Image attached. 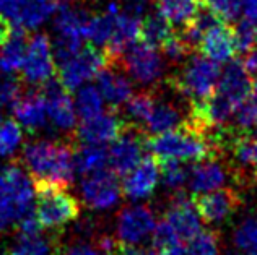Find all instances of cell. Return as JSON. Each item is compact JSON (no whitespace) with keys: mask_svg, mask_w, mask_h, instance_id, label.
I'll return each instance as SVG.
<instances>
[{"mask_svg":"<svg viewBox=\"0 0 257 255\" xmlns=\"http://www.w3.org/2000/svg\"><path fill=\"white\" fill-rule=\"evenodd\" d=\"M75 143L67 140H35L25 143L22 159L33 182L69 187L75 176Z\"/></svg>","mask_w":257,"mask_h":255,"instance_id":"cell-1","label":"cell"},{"mask_svg":"<svg viewBox=\"0 0 257 255\" xmlns=\"http://www.w3.org/2000/svg\"><path fill=\"white\" fill-rule=\"evenodd\" d=\"M147 148L158 161H200L218 153V146L208 140L207 135L186 124L179 129L147 138Z\"/></svg>","mask_w":257,"mask_h":255,"instance_id":"cell-2","label":"cell"},{"mask_svg":"<svg viewBox=\"0 0 257 255\" xmlns=\"http://www.w3.org/2000/svg\"><path fill=\"white\" fill-rule=\"evenodd\" d=\"M35 185L20 164L9 163L0 167V234L33 210Z\"/></svg>","mask_w":257,"mask_h":255,"instance_id":"cell-3","label":"cell"},{"mask_svg":"<svg viewBox=\"0 0 257 255\" xmlns=\"http://www.w3.org/2000/svg\"><path fill=\"white\" fill-rule=\"evenodd\" d=\"M36 195L35 214L43 229L62 231L82 214V205L67 190L69 187L51 182H33Z\"/></svg>","mask_w":257,"mask_h":255,"instance_id":"cell-4","label":"cell"},{"mask_svg":"<svg viewBox=\"0 0 257 255\" xmlns=\"http://www.w3.org/2000/svg\"><path fill=\"white\" fill-rule=\"evenodd\" d=\"M220 75L221 72L218 64L202 54H192L184 60L182 69L170 80V83L181 96L195 103L215 93Z\"/></svg>","mask_w":257,"mask_h":255,"instance_id":"cell-5","label":"cell"},{"mask_svg":"<svg viewBox=\"0 0 257 255\" xmlns=\"http://www.w3.org/2000/svg\"><path fill=\"white\" fill-rule=\"evenodd\" d=\"M109 64H112V59L104 48L86 43L73 57L62 64H57L56 75L60 85L72 93L78 90L88 80L96 78L99 72Z\"/></svg>","mask_w":257,"mask_h":255,"instance_id":"cell-6","label":"cell"},{"mask_svg":"<svg viewBox=\"0 0 257 255\" xmlns=\"http://www.w3.org/2000/svg\"><path fill=\"white\" fill-rule=\"evenodd\" d=\"M20 72L23 82L31 86H41L54 78L57 65L54 60L51 39L46 33H36L30 38L25 62Z\"/></svg>","mask_w":257,"mask_h":255,"instance_id":"cell-7","label":"cell"},{"mask_svg":"<svg viewBox=\"0 0 257 255\" xmlns=\"http://www.w3.org/2000/svg\"><path fill=\"white\" fill-rule=\"evenodd\" d=\"M122 70L140 85H155L165 73V60L158 51L144 43H134L119 59Z\"/></svg>","mask_w":257,"mask_h":255,"instance_id":"cell-8","label":"cell"},{"mask_svg":"<svg viewBox=\"0 0 257 255\" xmlns=\"http://www.w3.org/2000/svg\"><path fill=\"white\" fill-rule=\"evenodd\" d=\"M82 200L90 210H107L119 203L122 198V184L119 176L111 167L101 169L98 172L83 176L82 184Z\"/></svg>","mask_w":257,"mask_h":255,"instance_id":"cell-9","label":"cell"},{"mask_svg":"<svg viewBox=\"0 0 257 255\" xmlns=\"http://www.w3.org/2000/svg\"><path fill=\"white\" fill-rule=\"evenodd\" d=\"M144 148H147L145 132L139 125L128 124L127 129L114 140L109 151V166L117 176H125L144 158Z\"/></svg>","mask_w":257,"mask_h":255,"instance_id":"cell-10","label":"cell"},{"mask_svg":"<svg viewBox=\"0 0 257 255\" xmlns=\"http://www.w3.org/2000/svg\"><path fill=\"white\" fill-rule=\"evenodd\" d=\"M155 214L145 205H132L124 208L117 216L116 237L120 244H144L153 236L157 227Z\"/></svg>","mask_w":257,"mask_h":255,"instance_id":"cell-11","label":"cell"},{"mask_svg":"<svg viewBox=\"0 0 257 255\" xmlns=\"http://www.w3.org/2000/svg\"><path fill=\"white\" fill-rule=\"evenodd\" d=\"M128 122L117 116L116 112H101L91 119L82 120L73 129L75 143L85 145H106L112 143L120 133L127 129Z\"/></svg>","mask_w":257,"mask_h":255,"instance_id":"cell-12","label":"cell"},{"mask_svg":"<svg viewBox=\"0 0 257 255\" xmlns=\"http://www.w3.org/2000/svg\"><path fill=\"white\" fill-rule=\"evenodd\" d=\"M41 91L47 107L49 120L62 130H73L77 127V111L75 103L57 78H51L49 82L41 85Z\"/></svg>","mask_w":257,"mask_h":255,"instance_id":"cell-13","label":"cell"},{"mask_svg":"<svg viewBox=\"0 0 257 255\" xmlns=\"http://www.w3.org/2000/svg\"><path fill=\"white\" fill-rule=\"evenodd\" d=\"M195 208L208 224H220L239 208L241 198L236 189H218L195 195Z\"/></svg>","mask_w":257,"mask_h":255,"instance_id":"cell-14","label":"cell"},{"mask_svg":"<svg viewBox=\"0 0 257 255\" xmlns=\"http://www.w3.org/2000/svg\"><path fill=\"white\" fill-rule=\"evenodd\" d=\"M163 221L184 242H191L199 232H202V218L195 203L184 195H176L171 200L170 206L165 211Z\"/></svg>","mask_w":257,"mask_h":255,"instance_id":"cell-15","label":"cell"},{"mask_svg":"<svg viewBox=\"0 0 257 255\" xmlns=\"http://www.w3.org/2000/svg\"><path fill=\"white\" fill-rule=\"evenodd\" d=\"M160 179V163H157V158L144 156L140 163L124 176L122 190L131 200H147L157 190Z\"/></svg>","mask_w":257,"mask_h":255,"instance_id":"cell-16","label":"cell"},{"mask_svg":"<svg viewBox=\"0 0 257 255\" xmlns=\"http://www.w3.org/2000/svg\"><path fill=\"white\" fill-rule=\"evenodd\" d=\"M13 114L18 120V124L22 125L28 133H38L47 127V107L41 91V86H31L30 90H25L23 96L20 98V101L13 106Z\"/></svg>","mask_w":257,"mask_h":255,"instance_id":"cell-17","label":"cell"},{"mask_svg":"<svg viewBox=\"0 0 257 255\" xmlns=\"http://www.w3.org/2000/svg\"><path fill=\"white\" fill-rule=\"evenodd\" d=\"M96 82H98L96 88L99 90L101 96L114 109L125 104L134 95L131 80L125 77L119 62H112L107 67H104L96 77Z\"/></svg>","mask_w":257,"mask_h":255,"instance_id":"cell-18","label":"cell"},{"mask_svg":"<svg viewBox=\"0 0 257 255\" xmlns=\"http://www.w3.org/2000/svg\"><path fill=\"white\" fill-rule=\"evenodd\" d=\"M199 51L202 56L208 57L216 64L229 62L236 54V43L233 28H229L226 23H216L212 28H208L200 38Z\"/></svg>","mask_w":257,"mask_h":255,"instance_id":"cell-19","label":"cell"},{"mask_svg":"<svg viewBox=\"0 0 257 255\" xmlns=\"http://www.w3.org/2000/svg\"><path fill=\"white\" fill-rule=\"evenodd\" d=\"M216 91L228 98L234 106L252 95V75H249L241 60H229L226 69L220 75Z\"/></svg>","mask_w":257,"mask_h":255,"instance_id":"cell-20","label":"cell"},{"mask_svg":"<svg viewBox=\"0 0 257 255\" xmlns=\"http://www.w3.org/2000/svg\"><path fill=\"white\" fill-rule=\"evenodd\" d=\"M228 180V171L216 159H200L189 171L187 185L195 195L221 189Z\"/></svg>","mask_w":257,"mask_h":255,"instance_id":"cell-21","label":"cell"},{"mask_svg":"<svg viewBox=\"0 0 257 255\" xmlns=\"http://www.w3.org/2000/svg\"><path fill=\"white\" fill-rule=\"evenodd\" d=\"M28 41L30 35L26 33V30L15 25L9 41L2 46V51H0V67L5 73H17L22 70L26 49H28Z\"/></svg>","mask_w":257,"mask_h":255,"instance_id":"cell-22","label":"cell"},{"mask_svg":"<svg viewBox=\"0 0 257 255\" xmlns=\"http://www.w3.org/2000/svg\"><path fill=\"white\" fill-rule=\"evenodd\" d=\"M119 12V5L111 4L107 5L104 12L91 15L85 26V38L90 43L99 46V48H106L112 38L114 26H116V17Z\"/></svg>","mask_w":257,"mask_h":255,"instance_id":"cell-23","label":"cell"},{"mask_svg":"<svg viewBox=\"0 0 257 255\" xmlns=\"http://www.w3.org/2000/svg\"><path fill=\"white\" fill-rule=\"evenodd\" d=\"M60 0H20L15 25L22 26L26 31L35 30L57 12Z\"/></svg>","mask_w":257,"mask_h":255,"instance_id":"cell-24","label":"cell"},{"mask_svg":"<svg viewBox=\"0 0 257 255\" xmlns=\"http://www.w3.org/2000/svg\"><path fill=\"white\" fill-rule=\"evenodd\" d=\"M182 124L181 111L171 103L166 101H157L153 109L148 114L147 120L144 122L145 133H152V135H158V133H165L174 129H179Z\"/></svg>","mask_w":257,"mask_h":255,"instance_id":"cell-25","label":"cell"},{"mask_svg":"<svg viewBox=\"0 0 257 255\" xmlns=\"http://www.w3.org/2000/svg\"><path fill=\"white\" fill-rule=\"evenodd\" d=\"M75 172L88 176L98 172L109 164V154L104 145H85L75 143Z\"/></svg>","mask_w":257,"mask_h":255,"instance_id":"cell-26","label":"cell"},{"mask_svg":"<svg viewBox=\"0 0 257 255\" xmlns=\"http://www.w3.org/2000/svg\"><path fill=\"white\" fill-rule=\"evenodd\" d=\"M173 33L174 31L171 28V23L157 10L155 13L147 15L140 22L139 39L140 43H144L147 46H152L155 49L158 48L161 49V46L173 36Z\"/></svg>","mask_w":257,"mask_h":255,"instance_id":"cell-27","label":"cell"},{"mask_svg":"<svg viewBox=\"0 0 257 255\" xmlns=\"http://www.w3.org/2000/svg\"><path fill=\"white\" fill-rule=\"evenodd\" d=\"M204 5L202 0H157V9L171 25H187Z\"/></svg>","mask_w":257,"mask_h":255,"instance_id":"cell-28","label":"cell"},{"mask_svg":"<svg viewBox=\"0 0 257 255\" xmlns=\"http://www.w3.org/2000/svg\"><path fill=\"white\" fill-rule=\"evenodd\" d=\"M60 242L57 237H44L41 232L18 234L12 255H52L56 245Z\"/></svg>","mask_w":257,"mask_h":255,"instance_id":"cell-29","label":"cell"},{"mask_svg":"<svg viewBox=\"0 0 257 255\" xmlns=\"http://www.w3.org/2000/svg\"><path fill=\"white\" fill-rule=\"evenodd\" d=\"M153 247L157 255H186L187 247L184 240H181L165 221H160L153 232Z\"/></svg>","mask_w":257,"mask_h":255,"instance_id":"cell-30","label":"cell"},{"mask_svg":"<svg viewBox=\"0 0 257 255\" xmlns=\"http://www.w3.org/2000/svg\"><path fill=\"white\" fill-rule=\"evenodd\" d=\"M103 104H104V99L101 96V93L96 86L86 85L78 90L77 99H75V111L80 120L91 119L94 116H98V114H101L103 112Z\"/></svg>","mask_w":257,"mask_h":255,"instance_id":"cell-31","label":"cell"},{"mask_svg":"<svg viewBox=\"0 0 257 255\" xmlns=\"http://www.w3.org/2000/svg\"><path fill=\"white\" fill-rule=\"evenodd\" d=\"M233 124L236 127V132L239 133H249L257 127V96L249 95L246 99L234 107L233 111Z\"/></svg>","mask_w":257,"mask_h":255,"instance_id":"cell-32","label":"cell"},{"mask_svg":"<svg viewBox=\"0 0 257 255\" xmlns=\"http://www.w3.org/2000/svg\"><path fill=\"white\" fill-rule=\"evenodd\" d=\"M160 174L165 187L173 192H179L189 180L187 167L182 164V161H176V159L160 161Z\"/></svg>","mask_w":257,"mask_h":255,"instance_id":"cell-33","label":"cell"},{"mask_svg":"<svg viewBox=\"0 0 257 255\" xmlns=\"http://www.w3.org/2000/svg\"><path fill=\"white\" fill-rule=\"evenodd\" d=\"M155 103H157V96L152 91H140L137 95H132V98L125 103V112L131 117L132 124L144 125Z\"/></svg>","mask_w":257,"mask_h":255,"instance_id":"cell-34","label":"cell"},{"mask_svg":"<svg viewBox=\"0 0 257 255\" xmlns=\"http://www.w3.org/2000/svg\"><path fill=\"white\" fill-rule=\"evenodd\" d=\"M25 82L22 77H17L15 73H5L0 77V107L13 109L20 98L25 93Z\"/></svg>","mask_w":257,"mask_h":255,"instance_id":"cell-35","label":"cell"},{"mask_svg":"<svg viewBox=\"0 0 257 255\" xmlns=\"http://www.w3.org/2000/svg\"><path fill=\"white\" fill-rule=\"evenodd\" d=\"M22 125L15 119H5L0 124V156H10L22 143Z\"/></svg>","mask_w":257,"mask_h":255,"instance_id":"cell-36","label":"cell"},{"mask_svg":"<svg viewBox=\"0 0 257 255\" xmlns=\"http://www.w3.org/2000/svg\"><path fill=\"white\" fill-rule=\"evenodd\" d=\"M213 15L223 23H231L242 12V0H202Z\"/></svg>","mask_w":257,"mask_h":255,"instance_id":"cell-37","label":"cell"},{"mask_svg":"<svg viewBox=\"0 0 257 255\" xmlns=\"http://www.w3.org/2000/svg\"><path fill=\"white\" fill-rule=\"evenodd\" d=\"M186 255H220L218 236L212 231L199 232L189 242Z\"/></svg>","mask_w":257,"mask_h":255,"instance_id":"cell-38","label":"cell"},{"mask_svg":"<svg viewBox=\"0 0 257 255\" xmlns=\"http://www.w3.org/2000/svg\"><path fill=\"white\" fill-rule=\"evenodd\" d=\"M161 49H163L165 57L171 62H184L192 54V48L181 36V33H173V36L161 46Z\"/></svg>","mask_w":257,"mask_h":255,"instance_id":"cell-39","label":"cell"},{"mask_svg":"<svg viewBox=\"0 0 257 255\" xmlns=\"http://www.w3.org/2000/svg\"><path fill=\"white\" fill-rule=\"evenodd\" d=\"M255 26L254 23L247 22V20H242L233 28V35H234V43H236V49L239 52L246 54L249 51H252L255 48Z\"/></svg>","mask_w":257,"mask_h":255,"instance_id":"cell-40","label":"cell"},{"mask_svg":"<svg viewBox=\"0 0 257 255\" xmlns=\"http://www.w3.org/2000/svg\"><path fill=\"white\" fill-rule=\"evenodd\" d=\"M114 255H157L153 245L145 244H116V253Z\"/></svg>","mask_w":257,"mask_h":255,"instance_id":"cell-41","label":"cell"},{"mask_svg":"<svg viewBox=\"0 0 257 255\" xmlns=\"http://www.w3.org/2000/svg\"><path fill=\"white\" fill-rule=\"evenodd\" d=\"M54 250H56L59 255H99L98 249H94V247L86 245V244H75L70 247H64L59 242Z\"/></svg>","mask_w":257,"mask_h":255,"instance_id":"cell-42","label":"cell"},{"mask_svg":"<svg viewBox=\"0 0 257 255\" xmlns=\"http://www.w3.org/2000/svg\"><path fill=\"white\" fill-rule=\"evenodd\" d=\"M18 9H20V0H0V12L9 20L15 22L18 17Z\"/></svg>","mask_w":257,"mask_h":255,"instance_id":"cell-43","label":"cell"},{"mask_svg":"<svg viewBox=\"0 0 257 255\" xmlns=\"http://www.w3.org/2000/svg\"><path fill=\"white\" fill-rule=\"evenodd\" d=\"M242 65H244V69L249 72V75L255 77L257 75V51L252 49L244 54V57L241 59Z\"/></svg>","mask_w":257,"mask_h":255,"instance_id":"cell-44","label":"cell"},{"mask_svg":"<svg viewBox=\"0 0 257 255\" xmlns=\"http://www.w3.org/2000/svg\"><path fill=\"white\" fill-rule=\"evenodd\" d=\"M242 12L244 20L257 25V0H242Z\"/></svg>","mask_w":257,"mask_h":255,"instance_id":"cell-45","label":"cell"},{"mask_svg":"<svg viewBox=\"0 0 257 255\" xmlns=\"http://www.w3.org/2000/svg\"><path fill=\"white\" fill-rule=\"evenodd\" d=\"M12 25L9 22V18H7L2 12H0V48L9 41V38L12 35Z\"/></svg>","mask_w":257,"mask_h":255,"instance_id":"cell-46","label":"cell"},{"mask_svg":"<svg viewBox=\"0 0 257 255\" xmlns=\"http://www.w3.org/2000/svg\"><path fill=\"white\" fill-rule=\"evenodd\" d=\"M252 176L257 179V138H255V148H254V159H252Z\"/></svg>","mask_w":257,"mask_h":255,"instance_id":"cell-47","label":"cell"},{"mask_svg":"<svg viewBox=\"0 0 257 255\" xmlns=\"http://www.w3.org/2000/svg\"><path fill=\"white\" fill-rule=\"evenodd\" d=\"M252 93L257 96V75H255V78L252 80Z\"/></svg>","mask_w":257,"mask_h":255,"instance_id":"cell-48","label":"cell"},{"mask_svg":"<svg viewBox=\"0 0 257 255\" xmlns=\"http://www.w3.org/2000/svg\"><path fill=\"white\" fill-rule=\"evenodd\" d=\"M4 120H5V119H4V116H2V112H0V124H2Z\"/></svg>","mask_w":257,"mask_h":255,"instance_id":"cell-49","label":"cell"},{"mask_svg":"<svg viewBox=\"0 0 257 255\" xmlns=\"http://www.w3.org/2000/svg\"><path fill=\"white\" fill-rule=\"evenodd\" d=\"M0 255H12V253H10V252H5V250H4V252H0Z\"/></svg>","mask_w":257,"mask_h":255,"instance_id":"cell-50","label":"cell"},{"mask_svg":"<svg viewBox=\"0 0 257 255\" xmlns=\"http://www.w3.org/2000/svg\"><path fill=\"white\" fill-rule=\"evenodd\" d=\"M255 44H257V26H255Z\"/></svg>","mask_w":257,"mask_h":255,"instance_id":"cell-51","label":"cell"},{"mask_svg":"<svg viewBox=\"0 0 257 255\" xmlns=\"http://www.w3.org/2000/svg\"><path fill=\"white\" fill-rule=\"evenodd\" d=\"M104 255H114V252H107V253H104Z\"/></svg>","mask_w":257,"mask_h":255,"instance_id":"cell-52","label":"cell"},{"mask_svg":"<svg viewBox=\"0 0 257 255\" xmlns=\"http://www.w3.org/2000/svg\"><path fill=\"white\" fill-rule=\"evenodd\" d=\"M52 255H59V253H57L56 250H54V252H52Z\"/></svg>","mask_w":257,"mask_h":255,"instance_id":"cell-53","label":"cell"}]
</instances>
